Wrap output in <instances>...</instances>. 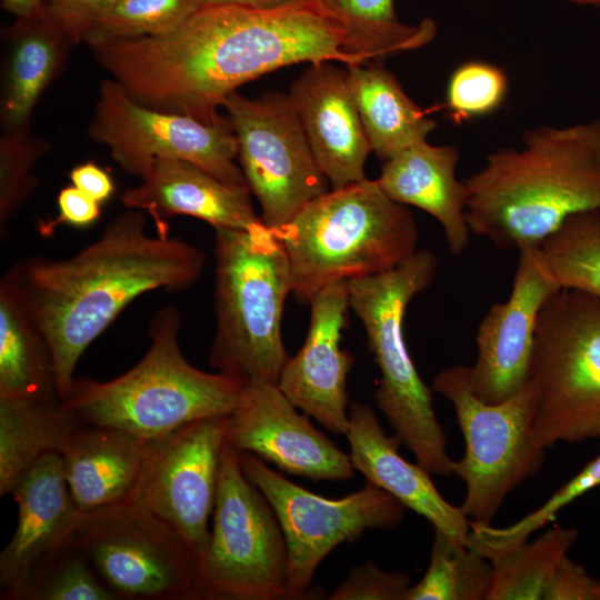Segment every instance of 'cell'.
Segmentation results:
<instances>
[{
    "label": "cell",
    "instance_id": "6da1fadb",
    "mask_svg": "<svg viewBox=\"0 0 600 600\" xmlns=\"http://www.w3.org/2000/svg\"><path fill=\"white\" fill-rule=\"evenodd\" d=\"M99 66L138 103L216 123L246 82L300 62L371 59L313 1L276 9L206 3L169 33L90 47Z\"/></svg>",
    "mask_w": 600,
    "mask_h": 600
},
{
    "label": "cell",
    "instance_id": "7a4b0ae2",
    "mask_svg": "<svg viewBox=\"0 0 600 600\" xmlns=\"http://www.w3.org/2000/svg\"><path fill=\"white\" fill-rule=\"evenodd\" d=\"M146 224L143 211L128 208L77 254L21 260L1 281L49 347L60 399L82 353L130 302L152 290L187 289L202 274L198 248L149 234Z\"/></svg>",
    "mask_w": 600,
    "mask_h": 600
},
{
    "label": "cell",
    "instance_id": "3957f363",
    "mask_svg": "<svg viewBox=\"0 0 600 600\" xmlns=\"http://www.w3.org/2000/svg\"><path fill=\"white\" fill-rule=\"evenodd\" d=\"M464 183L470 232L500 250L539 247L570 216L600 211V119L527 130Z\"/></svg>",
    "mask_w": 600,
    "mask_h": 600
},
{
    "label": "cell",
    "instance_id": "277c9868",
    "mask_svg": "<svg viewBox=\"0 0 600 600\" xmlns=\"http://www.w3.org/2000/svg\"><path fill=\"white\" fill-rule=\"evenodd\" d=\"M181 317L167 306L153 317L150 347L130 370L109 381L74 379L62 406L82 424L108 427L146 441L208 417L230 414L242 387L237 379L193 367L179 346Z\"/></svg>",
    "mask_w": 600,
    "mask_h": 600
},
{
    "label": "cell",
    "instance_id": "5b68a950",
    "mask_svg": "<svg viewBox=\"0 0 600 600\" xmlns=\"http://www.w3.org/2000/svg\"><path fill=\"white\" fill-rule=\"evenodd\" d=\"M272 231L289 261L292 293L306 303L332 282L393 269L419 241L407 206L368 178L324 192Z\"/></svg>",
    "mask_w": 600,
    "mask_h": 600
},
{
    "label": "cell",
    "instance_id": "8992f818",
    "mask_svg": "<svg viewBox=\"0 0 600 600\" xmlns=\"http://www.w3.org/2000/svg\"><path fill=\"white\" fill-rule=\"evenodd\" d=\"M216 331L209 363L243 384H277L289 359L281 322L292 293L286 251L263 222L214 229Z\"/></svg>",
    "mask_w": 600,
    "mask_h": 600
},
{
    "label": "cell",
    "instance_id": "52a82bcc",
    "mask_svg": "<svg viewBox=\"0 0 600 600\" xmlns=\"http://www.w3.org/2000/svg\"><path fill=\"white\" fill-rule=\"evenodd\" d=\"M437 269L436 254L420 249L393 269L348 280L349 308L364 328L380 372L374 391L378 408L418 464L431 474L449 476L447 437L403 336L407 307L432 283Z\"/></svg>",
    "mask_w": 600,
    "mask_h": 600
},
{
    "label": "cell",
    "instance_id": "ba28073f",
    "mask_svg": "<svg viewBox=\"0 0 600 600\" xmlns=\"http://www.w3.org/2000/svg\"><path fill=\"white\" fill-rule=\"evenodd\" d=\"M537 394L533 438L557 442L600 438V298L560 288L541 309L529 379Z\"/></svg>",
    "mask_w": 600,
    "mask_h": 600
},
{
    "label": "cell",
    "instance_id": "9c48e42d",
    "mask_svg": "<svg viewBox=\"0 0 600 600\" xmlns=\"http://www.w3.org/2000/svg\"><path fill=\"white\" fill-rule=\"evenodd\" d=\"M432 388L453 404L464 438V454L451 464L466 484L460 509L470 521L490 523L508 494L544 460L546 449L533 438L534 387L528 380L512 397L487 403L472 392L470 367L456 364L438 372Z\"/></svg>",
    "mask_w": 600,
    "mask_h": 600
},
{
    "label": "cell",
    "instance_id": "30bf717a",
    "mask_svg": "<svg viewBox=\"0 0 600 600\" xmlns=\"http://www.w3.org/2000/svg\"><path fill=\"white\" fill-rule=\"evenodd\" d=\"M209 542L199 559L203 600H281L289 594L283 531L264 494L223 444Z\"/></svg>",
    "mask_w": 600,
    "mask_h": 600
},
{
    "label": "cell",
    "instance_id": "8fae6325",
    "mask_svg": "<svg viewBox=\"0 0 600 600\" xmlns=\"http://www.w3.org/2000/svg\"><path fill=\"white\" fill-rule=\"evenodd\" d=\"M73 543L118 600H203L196 556L133 500L83 512Z\"/></svg>",
    "mask_w": 600,
    "mask_h": 600
},
{
    "label": "cell",
    "instance_id": "7c38bea8",
    "mask_svg": "<svg viewBox=\"0 0 600 600\" xmlns=\"http://www.w3.org/2000/svg\"><path fill=\"white\" fill-rule=\"evenodd\" d=\"M246 478L268 499L280 522L289 557L288 599L309 594L323 559L339 544L370 529L398 526L406 507L386 490L368 483L340 499L298 486L249 452H239Z\"/></svg>",
    "mask_w": 600,
    "mask_h": 600
},
{
    "label": "cell",
    "instance_id": "4fadbf2b",
    "mask_svg": "<svg viewBox=\"0 0 600 600\" xmlns=\"http://www.w3.org/2000/svg\"><path fill=\"white\" fill-rule=\"evenodd\" d=\"M238 143V162L261 220L274 230L328 190L289 94L249 99L237 91L222 103Z\"/></svg>",
    "mask_w": 600,
    "mask_h": 600
},
{
    "label": "cell",
    "instance_id": "5bb4252c",
    "mask_svg": "<svg viewBox=\"0 0 600 600\" xmlns=\"http://www.w3.org/2000/svg\"><path fill=\"white\" fill-rule=\"evenodd\" d=\"M88 136L106 146L127 174L139 179L154 160L164 158L191 162L227 182L246 183L229 117L204 123L158 111L134 101L113 79L100 83Z\"/></svg>",
    "mask_w": 600,
    "mask_h": 600
},
{
    "label": "cell",
    "instance_id": "9a60e30c",
    "mask_svg": "<svg viewBox=\"0 0 600 600\" xmlns=\"http://www.w3.org/2000/svg\"><path fill=\"white\" fill-rule=\"evenodd\" d=\"M227 416L199 419L149 441L130 499L168 523L198 561L210 537Z\"/></svg>",
    "mask_w": 600,
    "mask_h": 600
},
{
    "label": "cell",
    "instance_id": "2e32d148",
    "mask_svg": "<svg viewBox=\"0 0 600 600\" xmlns=\"http://www.w3.org/2000/svg\"><path fill=\"white\" fill-rule=\"evenodd\" d=\"M274 383L254 381L242 387L227 416L226 441L280 470L312 481H347L354 477L349 454L340 450L300 414Z\"/></svg>",
    "mask_w": 600,
    "mask_h": 600
},
{
    "label": "cell",
    "instance_id": "e0dca14e",
    "mask_svg": "<svg viewBox=\"0 0 600 600\" xmlns=\"http://www.w3.org/2000/svg\"><path fill=\"white\" fill-rule=\"evenodd\" d=\"M518 252L508 300L489 309L476 336L471 388L487 403L501 402L527 383L539 313L561 288L546 268L539 247L521 248Z\"/></svg>",
    "mask_w": 600,
    "mask_h": 600
},
{
    "label": "cell",
    "instance_id": "ac0fdd59",
    "mask_svg": "<svg viewBox=\"0 0 600 600\" xmlns=\"http://www.w3.org/2000/svg\"><path fill=\"white\" fill-rule=\"evenodd\" d=\"M309 304L306 340L287 360L277 386L298 409L329 431L346 436L349 428L347 377L354 361L340 344L350 309L348 280L326 286Z\"/></svg>",
    "mask_w": 600,
    "mask_h": 600
},
{
    "label": "cell",
    "instance_id": "d6986e66",
    "mask_svg": "<svg viewBox=\"0 0 600 600\" xmlns=\"http://www.w3.org/2000/svg\"><path fill=\"white\" fill-rule=\"evenodd\" d=\"M17 528L0 553L3 600H23L36 571L73 542L83 512L69 491L60 453H48L11 492Z\"/></svg>",
    "mask_w": 600,
    "mask_h": 600
},
{
    "label": "cell",
    "instance_id": "ffe728a7",
    "mask_svg": "<svg viewBox=\"0 0 600 600\" xmlns=\"http://www.w3.org/2000/svg\"><path fill=\"white\" fill-rule=\"evenodd\" d=\"M289 98L316 162L332 189L364 180L371 150L349 84L347 69L331 61L310 64Z\"/></svg>",
    "mask_w": 600,
    "mask_h": 600
},
{
    "label": "cell",
    "instance_id": "44dd1931",
    "mask_svg": "<svg viewBox=\"0 0 600 600\" xmlns=\"http://www.w3.org/2000/svg\"><path fill=\"white\" fill-rule=\"evenodd\" d=\"M140 180L122 192L121 201L147 212L159 236H169L168 219L174 216H190L214 229L248 230L262 222L246 183L223 181L191 162L157 159Z\"/></svg>",
    "mask_w": 600,
    "mask_h": 600
},
{
    "label": "cell",
    "instance_id": "7402d4cb",
    "mask_svg": "<svg viewBox=\"0 0 600 600\" xmlns=\"http://www.w3.org/2000/svg\"><path fill=\"white\" fill-rule=\"evenodd\" d=\"M348 414L346 437L356 471L368 483L386 490L406 508L426 518L433 529L466 543L469 519L460 507L452 506L439 493L431 473L400 454L402 440L396 433L388 436L374 411L364 403L353 402Z\"/></svg>",
    "mask_w": 600,
    "mask_h": 600
},
{
    "label": "cell",
    "instance_id": "603a6c76",
    "mask_svg": "<svg viewBox=\"0 0 600 600\" xmlns=\"http://www.w3.org/2000/svg\"><path fill=\"white\" fill-rule=\"evenodd\" d=\"M459 150L449 144L416 142L383 161L378 184L392 200L417 207L441 226L448 249L459 256L468 247V191L456 177Z\"/></svg>",
    "mask_w": 600,
    "mask_h": 600
},
{
    "label": "cell",
    "instance_id": "cb8c5ba5",
    "mask_svg": "<svg viewBox=\"0 0 600 600\" xmlns=\"http://www.w3.org/2000/svg\"><path fill=\"white\" fill-rule=\"evenodd\" d=\"M0 122L6 133L29 132L31 116L44 90L63 70L74 42L46 12L16 21L4 32Z\"/></svg>",
    "mask_w": 600,
    "mask_h": 600
},
{
    "label": "cell",
    "instance_id": "d4e9b609",
    "mask_svg": "<svg viewBox=\"0 0 600 600\" xmlns=\"http://www.w3.org/2000/svg\"><path fill=\"white\" fill-rule=\"evenodd\" d=\"M149 441L124 431L79 423L62 456L71 497L82 511L132 498Z\"/></svg>",
    "mask_w": 600,
    "mask_h": 600
},
{
    "label": "cell",
    "instance_id": "484cf974",
    "mask_svg": "<svg viewBox=\"0 0 600 600\" xmlns=\"http://www.w3.org/2000/svg\"><path fill=\"white\" fill-rule=\"evenodd\" d=\"M78 426L59 397L0 398V496L11 494L46 454H62Z\"/></svg>",
    "mask_w": 600,
    "mask_h": 600
},
{
    "label": "cell",
    "instance_id": "4316f807",
    "mask_svg": "<svg viewBox=\"0 0 600 600\" xmlns=\"http://www.w3.org/2000/svg\"><path fill=\"white\" fill-rule=\"evenodd\" d=\"M347 66L349 84L371 150L382 161L427 140L437 127L382 66Z\"/></svg>",
    "mask_w": 600,
    "mask_h": 600
},
{
    "label": "cell",
    "instance_id": "83f0119b",
    "mask_svg": "<svg viewBox=\"0 0 600 600\" xmlns=\"http://www.w3.org/2000/svg\"><path fill=\"white\" fill-rule=\"evenodd\" d=\"M57 398L51 351L11 290L0 283V398ZM60 398V397H59Z\"/></svg>",
    "mask_w": 600,
    "mask_h": 600
},
{
    "label": "cell",
    "instance_id": "f1b7e54d",
    "mask_svg": "<svg viewBox=\"0 0 600 600\" xmlns=\"http://www.w3.org/2000/svg\"><path fill=\"white\" fill-rule=\"evenodd\" d=\"M578 537L574 528H552L532 542L467 544L492 567L487 600H544L551 580Z\"/></svg>",
    "mask_w": 600,
    "mask_h": 600
},
{
    "label": "cell",
    "instance_id": "f546056e",
    "mask_svg": "<svg viewBox=\"0 0 600 600\" xmlns=\"http://www.w3.org/2000/svg\"><path fill=\"white\" fill-rule=\"evenodd\" d=\"M347 33L354 51L371 60L417 50L433 40L436 22L417 26L400 22L393 0H313Z\"/></svg>",
    "mask_w": 600,
    "mask_h": 600
},
{
    "label": "cell",
    "instance_id": "4dcf8cb0",
    "mask_svg": "<svg viewBox=\"0 0 600 600\" xmlns=\"http://www.w3.org/2000/svg\"><path fill=\"white\" fill-rule=\"evenodd\" d=\"M430 562L421 580L411 586L406 600H487L492 567L466 543L433 529Z\"/></svg>",
    "mask_w": 600,
    "mask_h": 600
},
{
    "label": "cell",
    "instance_id": "1f68e13d",
    "mask_svg": "<svg viewBox=\"0 0 600 600\" xmlns=\"http://www.w3.org/2000/svg\"><path fill=\"white\" fill-rule=\"evenodd\" d=\"M540 257L561 288L600 298V211L574 213L539 246Z\"/></svg>",
    "mask_w": 600,
    "mask_h": 600
},
{
    "label": "cell",
    "instance_id": "d6a6232c",
    "mask_svg": "<svg viewBox=\"0 0 600 600\" xmlns=\"http://www.w3.org/2000/svg\"><path fill=\"white\" fill-rule=\"evenodd\" d=\"M202 0H117L94 23L84 42L98 43L171 32L203 6Z\"/></svg>",
    "mask_w": 600,
    "mask_h": 600
},
{
    "label": "cell",
    "instance_id": "836d02e7",
    "mask_svg": "<svg viewBox=\"0 0 600 600\" xmlns=\"http://www.w3.org/2000/svg\"><path fill=\"white\" fill-rule=\"evenodd\" d=\"M23 600H118L72 542L33 574Z\"/></svg>",
    "mask_w": 600,
    "mask_h": 600
},
{
    "label": "cell",
    "instance_id": "e575fe53",
    "mask_svg": "<svg viewBox=\"0 0 600 600\" xmlns=\"http://www.w3.org/2000/svg\"><path fill=\"white\" fill-rule=\"evenodd\" d=\"M508 89V77L500 67L482 60L463 62L448 80L449 116L458 124L486 117L502 106Z\"/></svg>",
    "mask_w": 600,
    "mask_h": 600
},
{
    "label": "cell",
    "instance_id": "d590c367",
    "mask_svg": "<svg viewBox=\"0 0 600 600\" xmlns=\"http://www.w3.org/2000/svg\"><path fill=\"white\" fill-rule=\"evenodd\" d=\"M600 486V453L560 487L540 508L504 528L469 520V544L508 546L527 541L531 533L551 522L557 513L589 490Z\"/></svg>",
    "mask_w": 600,
    "mask_h": 600
},
{
    "label": "cell",
    "instance_id": "8d00e7d4",
    "mask_svg": "<svg viewBox=\"0 0 600 600\" xmlns=\"http://www.w3.org/2000/svg\"><path fill=\"white\" fill-rule=\"evenodd\" d=\"M49 144L29 132L6 133L0 137V239L7 237L11 218L38 187L32 170Z\"/></svg>",
    "mask_w": 600,
    "mask_h": 600
},
{
    "label": "cell",
    "instance_id": "74e56055",
    "mask_svg": "<svg viewBox=\"0 0 600 600\" xmlns=\"http://www.w3.org/2000/svg\"><path fill=\"white\" fill-rule=\"evenodd\" d=\"M409 578L398 571L386 572L372 561L351 570L330 600H406L410 589Z\"/></svg>",
    "mask_w": 600,
    "mask_h": 600
},
{
    "label": "cell",
    "instance_id": "f35d334b",
    "mask_svg": "<svg viewBox=\"0 0 600 600\" xmlns=\"http://www.w3.org/2000/svg\"><path fill=\"white\" fill-rule=\"evenodd\" d=\"M117 0H44L43 9L74 44L84 42L94 23Z\"/></svg>",
    "mask_w": 600,
    "mask_h": 600
},
{
    "label": "cell",
    "instance_id": "ab89813d",
    "mask_svg": "<svg viewBox=\"0 0 600 600\" xmlns=\"http://www.w3.org/2000/svg\"><path fill=\"white\" fill-rule=\"evenodd\" d=\"M57 203L58 216L53 219L39 221L38 231L43 237L51 236L60 224L74 227L90 226L101 214V204L74 186H68L61 189L57 198Z\"/></svg>",
    "mask_w": 600,
    "mask_h": 600
},
{
    "label": "cell",
    "instance_id": "60d3db41",
    "mask_svg": "<svg viewBox=\"0 0 600 600\" xmlns=\"http://www.w3.org/2000/svg\"><path fill=\"white\" fill-rule=\"evenodd\" d=\"M544 600H600V580L567 556L557 569Z\"/></svg>",
    "mask_w": 600,
    "mask_h": 600
},
{
    "label": "cell",
    "instance_id": "b9f144b4",
    "mask_svg": "<svg viewBox=\"0 0 600 600\" xmlns=\"http://www.w3.org/2000/svg\"><path fill=\"white\" fill-rule=\"evenodd\" d=\"M72 186L92 198L99 204L104 203L114 192L110 173L93 161L76 166L69 174Z\"/></svg>",
    "mask_w": 600,
    "mask_h": 600
},
{
    "label": "cell",
    "instance_id": "7bdbcfd3",
    "mask_svg": "<svg viewBox=\"0 0 600 600\" xmlns=\"http://www.w3.org/2000/svg\"><path fill=\"white\" fill-rule=\"evenodd\" d=\"M203 3H230L257 9H276L282 8L309 0H202Z\"/></svg>",
    "mask_w": 600,
    "mask_h": 600
},
{
    "label": "cell",
    "instance_id": "ee69618b",
    "mask_svg": "<svg viewBox=\"0 0 600 600\" xmlns=\"http://www.w3.org/2000/svg\"><path fill=\"white\" fill-rule=\"evenodd\" d=\"M44 0H1L3 9L16 17L29 16L42 8Z\"/></svg>",
    "mask_w": 600,
    "mask_h": 600
},
{
    "label": "cell",
    "instance_id": "f6af8a7d",
    "mask_svg": "<svg viewBox=\"0 0 600 600\" xmlns=\"http://www.w3.org/2000/svg\"><path fill=\"white\" fill-rule=\"evenodd\" d=\"M574 4H580V6H588V4H591V6H600V0H568Z\"/></svg>",
    "mask_w": 600,
    "mask_h": 600
}]
</instances>
